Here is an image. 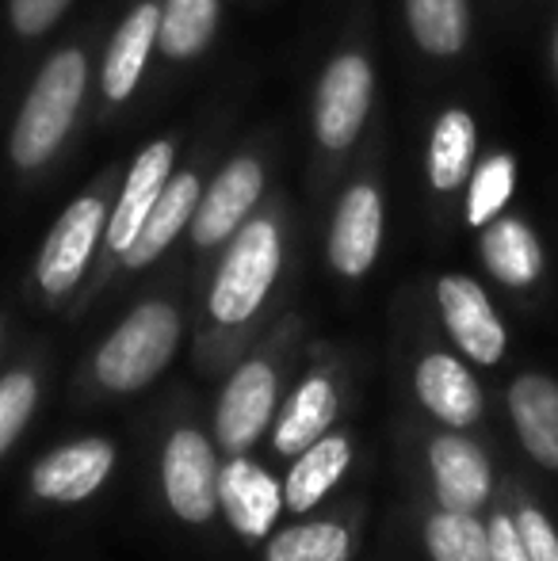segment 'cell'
I'll return each instance as SVG.
<instances>
[{
  "label": "cell",
  "mask_w": 558,
  "mask_h": 561,
  "mask_svg": "<svg viewBox=\"0 0 558 561\" xmlns=\"http://www.w3.org/2000/svg\"><path fill=\"white\" fill-rule=\"evenodd\" d=\"M372 66L364 54H341L329 61L314 104V130L326 149H349L364 130L372 107Z\"/></svg>",
  "instance_id": "277c9868"
},
{
  "label": "cell",
  "mask_w": 558,
  "mask_h": 561,
  "mask_svg": "<svg viewBox=\"0 0 558 561\" xmlns=\"http://www.w3.org/2000/svg\"><path fill=\"white\" fill-rule=\"evenodd\" d=\"M180 340V318L172 306L146 302L123 321L96 355V375L112 390H141L164 370Z\"/></svg>",
  "instance_id": "7a4b0ae2"
},
{
  "label": "cell",
  "mask_w": 558,
  "mask_h": 561,
  "mask_svg": "<svg viewBox=\"0 0 558 561\" xmlns=\"http://www.w3.org/2000/svg\"><path fill=\"white\" fill-rule=\"evenodd\" d=\"M264 187V172L253 157H238L230 161L218 180L207 187V195H200L192 215V237L195 244H218L230 233H238V226L246 222V215L257 207Z\"/></svg>",
  "instance_id": "52a82bcc"
},
{
  "label": "cell",
  "mask_w": 558,
  "mask_h": 561,
  "mask_svg": "<svg viewBox=\"0 0 558 561\" xmlns=\"http://www.w3.org/2000/svg\"><path fill=\"white\" fill-rule=\"evenodd\" d=\"M218 23V0H164L157 43L169 58H195L210 43Z\"/></svg>",
  "instance_id": "603a6c76"
},
{
  "label": "cell",
  "mask_w": 558,
  "mask_h": 561,
  "mask_svg": "<svg viewBox=\"0 0 558 561\" xmlns=\"http://www.w3.org/2000/svg\"><path fill=\"white\" fill-rule=\"evenodd\" d=\"M482 256L486 267L501 283H509V287H528L539 275V267H544V252H539L536 233L524 222H516V218H498V222L486 229Z\"/></svg>",
  "instance_id": "d6986e66"
},
{
  "label": "cell",
  "mask_w": 558,
  "mask_h": 561,
  "mask_svg": "<svg viewBox=\"0 0 558 561\" xmlns=\"http://www.w3.org/2000/svg\"><path fill=\"white\" fill-rule=\"evenodd\" d=\"M432 473H436V493L447 512H475L490 493V466L482 450L467 439L440 436L429 450Z\"/></svg>",
  "instance_id": "5bb4252c"
},
{
  "label": "cell",
  "mask_w": 558,
  "mask_h": 561,
  "mask_svg": "<svg viewBox=\"0 0 558 561\" xmlns=\"http://www.w3.org/2000/svg\"><path fill=\"white\" fill-rule=\"evenodd\" d=\"M349 558V535L333 524L291 527L272 539L269 561H344Z\"/></svg>",
  "instance_id": "484cf974"
},
{
  "label": "cell",
  "mask_w": 558,
  "mask_h": 561,
  "mask_svg": "<svg viewBox=\"0 0 558 561\" xmlns=\"http://www.w3.org/2000/svg\"><path fill=\"white\" fill-rule=\"evenodd\" d=\"M344 466H349V444L344 439H314L306 447V455L295 462V470H291L287 489H283L287 508H314L329 493V485L344 473Z\"/></svg>",
  "instance_id": "7402d4cb"
},
{
  "label": "cell",
  "mask_w": 558,
  "mask_h": 561,
  "mask_svg": "<svg viewBox=\"0 0 558 561\" xmlns=\"http://www.w3.org/2000/svg\"><path fill=\"white\" fill-rule=\"evenodd\" d=\"M89 81L81 50H58L35 77L12 130V157L20 169H38L69 134Z\"/></svg>",
  "instance_id": "6da1fadb"
},
{
  "label": "cell",
  "mask_w": 558,
  "mask_h": 561,
  "mask_svg": "<svg viewBox=\"0 0 558 561\" xmlns=\"http://www.w3.org/2000/svg\"><path fill=\"white\" fill-rule=\"evenodd\" d=\"M218 501H223L230 524L241 535L257 539V535H269L272 519L280 512V485L261 470V466L246 462V458H234L223 473H218Z\"/></svg>",
  "instance_id": "4fadbf2b"
},
{
  "label": "cell",
  "mask_w": 558,
  "mask_h": 561,
  "mask_svg": "<svg viewBox=\"0 0 558 561\" xmlns=\"http://www.w3.org/2000/svg\"><path fill=\"white\" fill-rule=\"evenodd\" d=\"M486 531H490V561H528V550H524L516 519L493 516V524L486 527Z\"/></svg>",
  "instance_id": "4dcf8cb0"
},
{
  "label": "cell",
  "mask_w": 558,
  "mask_h": 561,
  "mask_svg": "<svg viewBox=\"0 0 558 561\" xmlns=\"http://www.w3.org/2000/svg\"><path fill=\"white\" fill-rule=\"evenodd\" d=\"M104 226H107V207L96 195H84L73 207H66V215L58 218V226L46 237L43 256H38V283H43L46 295H66L81 279Z\"/></svg>",
  "instance_id": "5b68a950"
},
{
  "label": "cell",
  "mask_w": 558,
  "mask_h": 561,
  "mask_svg": "<svg viewBox=\"0 0 558 561\" xmlns=\"http://www.w3.org/2000/svg\"><path fill=\"white\" fill-rule=\"evenodd\" d=\"M169 172H172L169 141H153V146H146L138 153L135 169H130L127 184H123L119 203H115V215L107 218V244H112L119 256L130 249V241L138 237L141 222L149 218L157 195H161L164 184H169Z\"/></svg>",
  "instance_id": "8fae6325"
},
{
  "label": "cell",
  "mask_w": 558,
  "mask_h": 561,
  "mask_svg": "<svg viewBox=\"0 0 558 561\" xmlns=\"http://www.w3.org/2000/svg\"><path fill=\"white\" fill-rule=\"evenodd\" d=\"M157 27H161V8L157 4H138L119 23L104 58V92L112 100H127L135 92L141 69L149 61V50L157 43Z\"/></svg>",
  "instance_id": "9a60e30c"
},
{
  "label": "cell",
  "mask_w": 558,
  "mask_h": 561,
  "mask_svg": "<svg viewBox=\"0 0 558 561\" xmlns=\"http://www.w3.org/2000/svg\"><path fill=\"white\" fill-rule=\"evenodd\" d=\"M115 462V450L104 439H84V444L61 447L46 455L31 473V485L46 501H81V496L96 493L100 481L107 478Z\"/></svg>",
  "instance_id": "7c38bea8"
},
{
  "label": "cell",
  "mask_w": 558,
  "mask_h": 561,
  "mask_svg": "<svg viewBox=\"0 0 558 561\" xmlns=\"http://www.w3.org/2000/svg\"><path fill=\"white\" fill-rule=\"evenodd\" d=\"M555 73H558V31H555Z\"/></svg>",
  "instance_id": "1f68e13d"
},
{
  "label": "cell",
  "mask_w": 558,
  "mask_h": 561,
  "mask_svg": "<svg viewBox=\"0 0 558 561\" xmlns=\"http://www.w3.org/2000/svg\"><path fill=\"white\" fill-rule=\"evenodd\" d=\"M276 272H280V233L269 218H257V222L241 229L238 241L226 252L223 267H218V279L210 287V313L223 325L249 321L261 310Z\"/></svg>",
  "instance_id": "3957f363"
},
{
  "label": "cell",
  "mask_w": 558,
  "mask_h": 561,
  "mask_svg": "<svg viewBox=\"0 0 558 561\" xmlns=\"http://www.w3.org/2000/svg\"><path fill=\"white\" fill-rule=\"evenodd\" d=\"M69 8V0H12L8 12H12V27L20 35H43L58 23V15Z\"/></svg>",
  "instance_id": "f1b7e54d"
},
{
  "label": "cell",
  "mask_w": 558,
  "mask_h": 561,
  "mask_svg": "<svg viewBox=\"0 0 558 561\" xmlns=\"http://www.w3.org/2000/svg\"><path fill=\"white\" fill-rule=\"evenodd\" d=\"M418 393L421 401L447 424H470L482 413V393L475 378L463 370L452 355H429L418 367Z\"/></svg>",
  "instance_id": "ac0fdd59"
},
{
  "label": "cell",
  "mask_w": 558,
  "mask_h": 561,
  "mask_svg": "<svg viewBox=\"0 0 558 561\" xmlns=\"http://www.w3.org/2000/svg\"><path fill=\"white\" fill-rule=\"evenodd\" d=\"M516 527H521V539H524V550H528V561H558V535H555V527L547 524L544 512H536V508L521 512Z\"/></svg>",
  "instance_id": "f546056e"
},
{
  "label": "cell",
  "mask_w": 558,
  "mask_h": 561,
  "mask_svg": "<svg viewBox=\"0 0 558 561\" xmlns=\"http://www.w3.org/2000/svg\"><path fill=\"white\" fill-rule=\"evenodd\" d=\"M337 413V393L326 378H310L306 386H298V393L291 398V405L283 409V421L276 428V447L283 455L306 450L321 432L329 428Z\"/></svg>",
  "instance_id": "44dd1931"
},
{
  "label": "cell",
  "mask_w": 558,
  "mask_h": 561,
  "mask_svg": "<svg viewBox=\"0 0 558 561\" xmlns=\"http://www.w3.org/2000/svg\"><path fill=\"white\" fill-rule=\"evenodd\" d=\"M195 203H200V180H195L192 172L169 176V184H164V192L157 195L153 210H149V218L141 222L138 237L130 241V249L123 252V260H127L130 267H141V264H149V260L161 256V252L172 244V237H176L180 229L187 226V218L195 215Z\"/></svg>",
  "instance_id": "e0dca14e"
},
{
  "label": "cell",
  "mask_w": 558,
  "mask_h": 561,
  "mask_svg": "<svg viewBox=\"0 0 558 561\" xmlns=\"http://www.w3.org/2000/svg\"><path fill=\"white\" fill-rule=\"evenodd\" d=\"M413 38L421 50L452 58L467 43V0H406Z\"/></svg>",
  "instance_id": "cb8c5ba5"
},
{
  "label": "cell",
  "mask_w": 558,
  "mask_h": 561,
  "mask_svg": "<svg viewBox=\"0 0 558 561\" xmlns=\"http://www.w3.org/2000/svg\"><path fill=\"white\" fill-rule=\"evenodd\" d=\"M429 550L436 561H490V531L470 512H440L429 524Z\"/></svg>",
  "instance_id": "d4e9b609"
},
{
  "label": "cell",
  "mask_w": 558,
  "mask_h": 561,
  "mask_svg": "<svg viewBox=\"0 0 558 561\" xmlns=\"http://www.w3.org/2000/svg\"><path fill=\"white\" fill-rule=\"evenodd\" d=\"M475 118L459 107L444 112L432 126L429 138V180L436 192H455L463 187L470 172V161H475Z\"/></svg>",
  "instance_id": "ffe728a7"
},
{
  "label": "cell",
  "mask_w": 558,
  "mask_h": 561,
  "mask_svg": "<svg viewBox=\"0 0 558 561\" xmlns=\"http://www.w3.org/2000/svg\"><path fill=\"white\" fill-rule=\"evenodd\" d=\"M35 378L15 370L0 382V455L15 444V436L23 432L27 424L31 409H35Z\"/></svg>",
  "instance_id": "83f0119b"
},
{
  "label": "cell",
  "mask_w": 558,
  "mask_h": 561,
  "mask_svg": "<svg viewBox=\"0 0 558 561\" xmlns=\"http://www.w3.org/2000/svg\"><path fill=\"white\" fill-rule=\"evenodd\" d=\"M516 184V164L509 153H498L478 169L475 184H470V199H467V218L470 226H490L498 218V210L509 203Z\"/></svg>",
  "instance_id": "4316f807"
},
{
  "label": "cell",
  "mask_w": 558,
  "mask_h": 561,
  "mask_svg": "<svg viewBox=\"0 0 558 561\" xmlns=\"http://www.w3.org/2000/svg\"><path fill=\"white\" fill-rule=\"evenodd\" d=\"M164 489L180 519L203 524L218 504L215 450L200 432H176L164 450Z\"/></svg>",
  "instance_id": "8992f818"
},
{
  "label": "cell",
  "mask_w": 558,
  "mask_h": 561,
  "mask_svg": "<svg viewBox=\"0 0 558 561\" xmlns=\"http://www.w3.org/2000/svg\"><path fill=\"white\" fill-rule=\"evenodd\" d=\"M272 401H276V378H272L269 363H246L238 375L230 378L223 401H218V444L241 450L249 447L264 432L272 416Z\"/></svg>",
  "instance_id": "30bf717a"
},
{
  "label": "cell",
  "mask_w": 558,
  "mask_h": 561,
  "mask_svg": "<svg viewBox=\"0 0 558 561\" xmlns=\"http://www.w3.org/2000/svg\"><path fill=\"white\" fill-rule=\"evenodd\" d=\"M509 409L524 447L544 466L558 470V386L539 375L516 378L509 390Z\"/></svg>",
  "instance_id": "2e32d148"
},
{
  "label": "cell",
  "mask_w": 558,
  "mask_h": 561,
  "mask_svg": "<svg viewBox=\"0 0 558 561\" xmlns=\"http://www.w3.org/2000/svg\"><path fill=\"white\" fill-rule=\"evenodd\" d=\"M383 241V199L375 187L356 184L341 199L329 229V260L341 275H364L379 256Z\"/></svg>",
  "instance_id": "9c48e42d"
},
{
  "label": "cell",
  "mask_w": 558,
  "mask_h": 561,
  "mask_svg": "<svg viewBox=\"0 0 558 561\" xmlns=\"http://www.w3.org/2000/svg\"><path fill=\"white\" fill-rule=\"evenodd\" d=\"M440 310L452 329L455 344L478 363H498L505 352V329H501L498 313H493L486 290L475 279L463 275H447L440 279Z\"/></svg>",
  "instance_id": "ba28073f"
}]
</instances>
